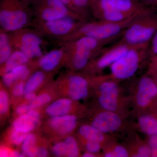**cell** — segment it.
I'll use <instances>...</instances> for the list:
<instances>
[{"label":"cell","instance_id":"ee69618b","mask_svg":"<svg viewBox=\"0 0 157 157\" xmlns=\"http://www.w3.org/2000/svg\"><path fill=\"white\" fill-rule=\"evenodd\" d=\"M23 155L21 154L19 152L17 151H11L9 157H23Z\"/></svg>","mask_w":157,"mask_h":157},{"label":"cell","instance_id":"ffe728a7","mask_svg":"<svg viewBox=\"0 0 157 157\" xmlns=\"http://www.w3.org/2000/svg\"><path fill=\"white\" fill-rule=\"evenodd\" d=\"M80 135L87 141L100 142L104 140V133L93 125H83L79 128Z\"/></svg>","mask_w":157,"mask_h":157},{"label":"cell","instance_id":"4fadbf2b","mask_svg":"<svg viewBox=\"0 0 157 157\" xmlns=\"http://www.w3.org/2000/svg\"><path fill=\"white\" fill-rule=\"evenodd\" d=\"M77 117L75 115H66L52 117L49 122L51 127L60 135L69 134L75 128Z\"/></svg>","mask_w":157,"mask_h":157},{"label":"cell","instance_id":"7bdbcfd3","mask_svg":"<svg viewBox=\"0 0 157 157\" xmlns=\"http://www.w3.org/2000/svg\"><path fill=\"white\" fill-rule=\"evenodd\" d=\"M61 1L65 5H66V6H67L69 9L72 10V11H74V12H75V11H74V8H73L72 0H61Z\"/></svg>","mask_w":157,"mask_h":157},{"label":"cell","instance_id":"9c48e42d","mask_svg":"<svg viewBox=\"0 0 157 157\" xmlns=\"http://www.w3.org/2000/svg\"><path fill=\"white\" fill-rule=\"evenodd\" d=\"M120 117L113 111L101 113L94 118L92 125L103 133L115 132L121 125Z\"/></svg>","mask_w":157,"mask_h":157},{"label":"cell","instance_id":"8fae6325","mask_svg":"<svg viewBox=\"0 0 157 157\" xmlns=\"http://www.w3.org/2000/svg\"><path fill=\"white\" fill-rule=\"evenodd\" d=\"M157 95V86L154 81L147 76L141 78L136 95L137 104L140 107H146Z\"/></svg>","mask_w":157,"mask_h":157},{"label":"cell","instance_id":"74e56055","mask_svg":"<svg viewBox=\"0 0 157 157\" xmlns=\"http://www.w3.org/2000/svg\"><path fill=\"white\" fill-rule=\"evenodd\" d=\"M29 110L28 104H22V105H20L19 107H17L16 112L17 114L20 115L25 114Z\"/></svg>","mask_w":157,"mask_h":157},{"label":"cell","instance_id":"836d02e7","mask_svg":"<svg viewBox=\"0 0 157 157\" xmlns=\"http://www.w3.org/2000/svg\"><path fill=\"white\" fill-rule=\"evenodd\" d=\"M17 81L12 72H8L3 74L2 81L6 86H10L15 81Z\"/></svg>","mask_w":157,"mask_h":157},{"label":"cell","instance_id":"f35d334b","mask_svg":"<svg viewBox=\"0 0 157 157\" xmlns=\"http://www.w3.org/2000/svg\"><path fill=\"white\" fill-rule=\"evenodd\" d=\"M48 155V151L45 148L42 147H39L37 148L36 156L45 157H47Z\"/></svg>","mask_w":157,"mask_h":157},{"label":"cell","instance_id":"d6986e66","mask_svg":"<svg viewBox=\"0 0 157 157\" xmlns=\"http://www.w3.org/2000/svg\"><path fill=\"white\" fill-rule=\"evenodd\" d=\"M10 37L6 32L1 29L0 33V63L3 64L13 52Z\"/></svg>","mask_w":157,"mask_h":157},{"label":"cell","instance_id":"83f0119b","mask_svg":"<svg viewBox=\"0 0 157 157\" xmlns=\"http://www.w3.org/2000/svg\"><path fill=\"white\" fill-rule=\"evenodd\" d=\"M27 135V133L20 132L14 129L10 135V140L11 143L14 145H20L23 143Z\"/></svg>","mask_w":157,"mask_h":157},{"label":"cell","instance_id":"603a6c76","mask_svg":"<svg viewBox=\"0 0 157 157\" xmlns=\"http://www.w3.org/2000/svg\"><path fill=\"white\" fill-rule=\"evenodd\" d=\"M45 77V74L42 71L34 73L25 85V94L35 91L44 81Z\"/></svg>","mask_w":157,"mask_h":157},{"label":"cell","instance_id":"bcb514c9","mask_svg":"<svg viewBox=\"0 0 157 157\" xmlns=\"http://www.w3.org/2000/svg\"><path fill=\"white\" fill-rule=\"evenodd\" d=\"M152 69H155L157 68V56L155 59L153 61L152 63Z\"/></svg>","mask_w":157,"mask_h":157},{"label":"cell","instance_id":"8992f818","mask_svg":"<svg viewBox=\"0 0 157 157\" xmlns=\"http://www.w3.org/2000/svg\"><path fill=\"white\" fill-rule=\"evenodd\" d=\"M21 30L15 32L16 33L14 36L10 37L12 45L21 51L30 59L42 57V40L41 37L33 32Z\"/></svg>","mask_w":157,"mask_h":157},{"label":"cell","instance_id":"7a4b0ae2","mask_svg":"<svg viewBox=\"0 0 157 157\" xmlns=\"http://www.w3.org/2000/svg\"><path fill=\"white\" fill-rule=\"evenodd\" d=\"M157 32V19L148 13L137 17L123 32L120 42L131 45L148 43Z\"/></svg>","mask_w":157,"mask_h":157},{"label":"cell","instance_id":"9a60e30c","mask_svg":"<svg viewBox=\"0 0 157 157\" xmlns=\"http://www.w3.org/2000/svg\"><path fill=\"white\" fill-rule=\"evenodd\" d=\"M72 101L67 98L59 99L46 108V112L52 117L67 114L72 108Z\"/></svg>","mask_w":157,"mask_h":157},{"label":"cell","instance_id":"ba28073f","mask_svg":"<svg viewBox=\"0 0 157 157\" xmlns=\"http://www.w3.org/2000/svg\"><path fill=\"white\" fill-rule=\"evenodd\" d=\"M101 95L99 98V104L105 110L114 111L117 109L118 88L113 82H103L99 87Z\"/></svg>","mask_w":157,"mask_h":157},{"label":"cell","instance_id":"d4e9b609","mask_svg":"<svg viewBox=\"0 0 157 157\" xmlns=\"http://www.w3.org/2000/svg\"><path fill=\"white\" fill-rule=\"evenodd\" d=\"M64 142L67 145V156L76 157L79 155V148L75 138L72 136H69L66 138Z\"/></svg>","mask_w":157,"mask_h":157},{"label":"cell","instance_id":"7402d4cb","mask_svg":"<svg viewBox=\"0 0 157 157\" xmlns=\"http://www.w3.org/2000/svg\"><path fill=\"white\" fill-rule=\"evenodd\" d=\"M23 152L29 157L36 156L37 148L36 138L33 134H30L27 135L22 143Z\"/></svg>","mask_w":157,"mask_h":157},{"label":"cell","instance_id":"277c9868","mask_svg":"<svg viewBox=\"0 0 157 157\" xmlns=\"http://www.w3.org/2000/svg\"><path fill=\"white\" fill-rule=\"evenodd\" d=\"M29 16L18 0H5L1 5L0 24L6 32L22 29L29 22Z\"/></svg>","mask_w":157,"mask_h":157},{"label":"cell","instance_id":"484cf974","mask_svg":"<svg viewBox=\"0 0 157 157\" xmlns=\"http://www.w3.org/2000/svg\"><path fill=\"white\" fill-rule=\"evenodd\" d=\"M51 100V97L47 94H43L36 96V98L33 101H30L28 104L30 110L35 109V108L41 107L48 103Z\"/></svg>","mask_w":157,"mask_h":157},{"label":"cell","instance_id":"1f68e13d","mask_svg":"<svg viewBox=\"0 0 157 157\" xmlns=\"http://www.w3.org/2000/svg\"><path fill=\"white\" fill-rule=\"evenodd\" d=\"M72 2L74 11L79 14L80 11L91 5V0H72Z\"/></svg>","mask_w":157,"mask_h":157},{"label":"cell","instance_id":"4dcf8cb0","mask_svg":"<svg viewBox=\"0 0 157 157\" xmlns=\"http://www.w3.org/2000/svg\"><path fill=\"white\" fill-rule=\"evenodd\" d=\"M52 150L54 154L57 156L62 157L67 156V145L65 142H59L53 146Z\"/></svg>","mask_w":157,"mask_h":157},{"label":"cell","instance_id":"2e32d148","mask_svg":"<svg viewBox=\"0 0 157 157\" xmlns=\"http://www.w3.org/2000/svg\"><path fill=\"white\" fill-rule=\"evenodd\" d=\"M72 54V62L74 68L81 70L87 64L90 58L95 52L78 48H68Z\"/></svg>","mask_w":157,"mask_h":157},{"label":"cell","instance_id":"cb8c5ba5","mask_svg":"<svg viewBox=\"0 0 157 157\" xmlns=\"http://www.w3.org/2000/svg\"><path fill=\"white\" fill-rule=\"evenodd\" d=\"M39 16L43 21H52L65 17H67L55 9L44 5L39 11ZM69 17V16H68Z\"/></svg>","mask_w":157,"mask_h":157},{"label":"cell","instance_id":"f546056e","mask_svg":"<svg viewBox=\"0 0 157 157\" xmlns=\"http://www.w3.org/2000/svg\"><path fill=\"white\" fill-rule=\"evenodd\" d=\"M104 156L106 157H127L128 156V152L124 147L117 146L112 151L107 152Z\"/></svg>","mask_w":157,"mask_h":157},{"label":"cell","instance_id":"7c38bea8","mask_svg":"<svg viewBox=\"0 0 157 157\" xmlns=\"http://www.w3.org/2000/svg\"><path fill=\"white\" fill-rule=\"evenodd\" d=\"M68 91L70 98L75 101L85 99L88 94L87 80L79 75L70 76L68 81Z\"/></svg>","mask_w":157,"mask_h":157},{"label":"cell","instance_id":"d590c367","mask_svg":"<svg viewBox=\"0 0 157 157\" xmlns=\"http://www.w3.org/2000/svg\"><path fill=\"white\" fill-rule=\"evenodd\" d=\"M137 157H148L151 156V151L149 147L143 145L140 147L137 151V153L134 156Z\"/></svg>","mask_w":157,"mask_h":157},{"label":"cell","instance_id":"6da1fadb","mask_svg":"<svg viewBox=\"0 0 157 157\" xmlns=\"http://www.w3.org/2000/svg\"><path fill=\"white\" fill-rule=\"evenodd\" d=\"M138 13L121 22H113L101 21L99 22L88 23L79 26L78 29L67 36L69 40L78 39L87 36L99 40H113L123 33L137 17L145 14Z\"/></svg>","mask_w":157,"mask_h":157},{"label":"cell","instance_id":"7dc6e473","mask_svg":"<svg viewBox=\"0 0 157 157\" xmlns=\"http://www.w3.org/2000/svg\"><path fill=\"white\" fill-rule=\"evenodd\" d=\"M144 2L150 4H155L157 3V0H143Z\"/></svg>","mask_w":157,"mask_h":157},{"label":"cell","instance_id":"ac0fdd59","mask_svg":"<svg viewBox=\"0 0 157 157\" xmlns=\"http://www.w3.org/2000/svg\"><path fill=\"white\" fill-rule=\"evenodd\" d=\"M37 123L27 113L20 115L13 122L14 129L20 132L28 133L36 126Z\"/></svg>","mask_w":157,"mask_h":157},{"label":"cell","instance_id":"30bf717a","mask_svg":"<svg viewBox=\"0 0 157 157\" xmlns=\"http://www.w3.org/2000/svg\"><path fill=\"white\" fill-rule=\"evenodd\" d=\"M135 45H129L119 42L116 45L105 50L97 60L96 66L99 69H103L111 66L127 51Z\"/></svg>","mask_w":157,"mask_h":157},{"label":"cell","instance_id":"44dd1931","mask_svg":"<svg viewBox=\"0 0 157 157\" xmlns=\"http://www.w3.org/2000/svg\"><path fill=\"white\" fill-rule=\"evenodd\" d=\"M139 124L142 132L147 135H157V118L150 115L143 116L139 118Z\"/></svg>","mask_w":157,"mask_h":157},{"label":"cell","instance_id":"52a82bcc","mask_svg":"<svg viewBox=\"0 0 157 157\" xmlns=\"http://www.w3.org/2000/svg\"><path fill=\"white\" fill-rule=\"evenodd\" d=\"M76 20L67 16L52 21H42L40 25L42 30L47 33L57 36H67L80 25L79 23L76 22Z\"/></svg>","mask_w":157,"mask_h":157},{"label":"cell","instance_id":"5bb4252c","mask_svg":"<svg viewBox=\"0 0 157 157\" xmlns=\"http://www.w3.org/2000/svg\"><path fill=\"white\" fill-rule=\"evenodd\" d=\"M64 56L65 50L57 49L51 51L40 57L39 66L44 71H52L58 66Z\"/></svg>","mask_w":157,"mask_h":157},{"label":"cell","instance_id":"ab89813d","mask_svg":"<svg viewBox=\"0 0 157 157\" xmlns=\"http://www.w3.org/2000/svg\"><path fill=\"white\" fill-rule=\"evenodd\" d=\"M151 48L152 52L157 55V32L153 38Z\"/></svg>","mask_w":157,"mask_h":157},{"label":"cell","instance_id":"8d00e7d4","mask_svg":"<svg viewBox=\"0 0 157 157\" xmlns=\"http://www.w3.org/2000/svg\"><path fill=\"white\" fill-rule=\"evenodd\" d=\"M12 93L15 97H20L25 93V85L22 81L20 82L14 86Z\"/></svg>","mask_w":157,"mask_h":157},{"label":"cell","instance_id":"4316f807","mask_svg":"<svg viewBox=\"0 0 157 157\" xmlns=\"http://www.w3.org/2000/svg\"><path fill=\"white\" fill-rule=\"evenodd\" d=\"M11 72L13 73L17 80H25L30 75V70L25 64L16 67L11 70Z\"/></svg>","mask_w":157,"mask_h":157},{"label":"cell","instance_id":"b9f144b4","mask_svg":"<svg viewBox=\"0 0 157 157\" xmlns=\"http://www.w3.org/2000/svg\"><path fill=\"white\" fill-rule=\"evenodd\" d=\"M36 94L33 93V92L26 93L25 96V98L26 100L30 101H33L36 98Z\"/></svg>","mask_w":157,"mask_h":157},{"label":"cell","instance_id":"f1b7e54d","mask_svg":"<svg viewBox=\"0 0 157 157\" xmlns=\"http://www.w3.org/2000/svg\"><path fill=\"white\" fill-rule=\"evenodd\" d=\"M9 109V98L8 94L5 90L0 92V113L1 114H6Z\"/></svg>","mask_w":157,"mask_h":157},{"label":"cell","instance_id":"f6af8a7d","mask_svg":"<svg viewBox=\"0 0 157 157\" xmlns=\"http://www.w3.org/2000/svg\"><path fill=\"white\" fill-rule=\"evenodd\" d=\"M94 154L88 151L87 152L85 153L82 155V157H94Z\"/></svg>","mask_w":157,"mask_h":157},{"label":"cell","instance_id":"3957f363","mask_svg":"<svg viewBox=\"0 0 157 157\" xmlns=\"http://www.w3.org/2000/svg\"><path fill=\"white\" fill-rule=\"evenodd\" d=\"M148 45V43L135 45L127 51L110 66L112 76L117 79H125L135 75Z\"/></svg>","mask_w":157,"mask_h":157},{"label":"cell","instance_id":"e575fe53","mask_svg":"<svg viewBox=\"0 0 157 157\" xmlns=\"http://www.w3.org/2000/svg\"><path fill=\"white\" fill-rule=\"evenodd\" d=\"M148 146L151 151V157H157V135L151 136L149 140Z\"/></svg>","mask_w":157,"mask_h":157},{"label":"cell","instance_id":"60d3db41","mask_svg":"<svg viewBox=\"0 0 157 157\" xmlns=\"http://www.w3.org/2000/svg\"><path fill=\"white\" fill-rule=\"evenodd\" d=\"M11 151H9V149L6 147H1L0 150V156L2 157H9Z\"/></svg>","mask_w":157,"mask_h":157},{"label":"cell","instance_id":"e0dca14e","mask_svg":"<svg viewBox=\"0 0 157 157\" xmlns=\"http://www.w3.org/2000/svg\"><path fill=\"white\" fill-rule=\"evenodd\" d=\"M29 59L21 51L18 49L14 51L8 60L4 63L3 73L5 74V73L10 72L18 66L25 64Z\"/></svg>","mask_w":157,"mask_h":157},{"label":"cell","instance_id":"d6a6232c","mask_svg":"<svg viewBox=\"0 0 157 157\" xmlns=\"http://www.w3.org/2000/svg\"><path fill=\"white\" fill-rule=\"evenodd\" d=\"M100 142L95 141H87L86 148L88 152L94 154L100 151L101 147Z\"/></svg>","mask_w":157,"mask_h":157},{"label":"cell","instance_id":"5b68a950","mask_svg":"<svg viewBox=\"0 0 157 157\" xmlns=\"http://www.w3.org/2000/svg\"><path fill=\"white\" fill-rule=\"evenodd\" d=\"M94 13L109 11L121 12L130 15L149 12L148 10L135 0H91Z\"/></svg>","mask_w":157,"mask_h":157}]
</instances>
